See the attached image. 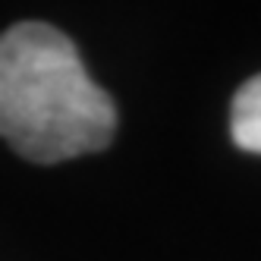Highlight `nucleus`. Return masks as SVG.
I'll return each mask as SVG.
<instances>
[{
  "instance_id": "obj_1",
  "label": "nucleus",
  "mask_w": 261,
  "mask_h": 261,
  "mask_svg": "<svg viewBox=\"0 0 261 261\" xmlns=\"http://www.w3.org/2000/svg\"><path fill=\"white\" fill-rule=\"evenodd\" d=\"M117 107L60 29L16 22L0 35V139L32 164L110 145Z\"/></svg>"
},
{
  "instance_id": "obj_2",
  "label": "nucleus",
  "mask_w": 261,
  "mask_h": 261,
  "mask_svg": "<svg viewBox=\"0 0 261 261\" xmlns=\"http://www.w3.org/2000/svg\"><path fill=\"white\" fill-rule=\"evenodd\" d=\"M230 133L242 151L261 154V76L249 79L236 91L230 110Z\"/></svg>"
}]
</instances>
